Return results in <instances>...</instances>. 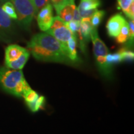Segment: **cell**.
Listing matches in <instances>:
<instances>
[{
  "instance_id": "cell-23",
  "label": "cell",
  "mask_w": 134,
  "mask_h": 134,
  "mask_svg": "<svg viewBox=\"0 0 134 134\" xmlns=\"http://www.w3.org/2000/svg\"><path fill=\"white\" fill-rule=\"evenodd\" d=\"M117 1L119 4V9H122L124 13H125L134 0H117Z\"/></svg>"
},
{
  "instance_id": "cell-30",
  "label": "cell",
  "mask_w": 134,
  "mask_h": 134,
  "mask_svg": "<svg viewBox=\"0 0 134 134\" xmlns=\"http://www.w3.org/2000/svg\"><path fill=\"white\" fill-rule=\"evenodd\" d=\"M30 1H31V2H32V4H34V0H30Z\"/></svg>"
},
{
  "instance_id": "cell-1",
  "label": "cell",
  "mask_w": 134,
  "mask_h": 134,
  "mask_svg": "<svg viewBox=\"0 0 134 134\" xmlns=\"http://www.w3.org/2000/svg\"><path fill=\"white\" fill-rule=\"evenodd\" d=\"M27 48L36 60L46 62L69 63L72 62L67 57L61 43L48 34L34 35L27 43Z\"/></svg>"
},
{
  "instance_id": "cell-6",
  "label": "cell",
  "mask_w": 134,
  "mask_h": 134,
  "mask_svg": "<svg viewBox=\"0 0 134 134\" xmlns=\"http://www.w3.org/2000/svg\"><path fill=\"white\" fill-rule=\"evenodd\" d=\"M53 7L50 3L44 6L37 13V21L39 29L46 32L51 27L53 23Z\"/></svg>"
},
{
  "instance_id": "cell-15",
  "label": "cell",
  "mask_w": 134,
  "mask_h": 134,
  "mask_svg": "<svg viewBox=\"0 0 134 134\" xmlns=\"http://www.w3.org/2000/svg\"><path fill=\"white\" fill-rule=\"evenodd\" d=\"M105 14V11L103 10L97 9L96 12L94 13L93 16L91 18V23L93 27L97 28L101 23L104 16Z\"/></svg>"
},
{
  "instance_id": "cell-7",
  "label": "cell",
  "mask_w": 134,
  "mask_h": 134,
  "mask_svg": "<svg viewBox=\"0 0 134 134\" xmlns=\"http://www.w3.org/2000/svg\"><path fill=\"white\" fill-rule=\"evenodd\" d=\"M126 20L120 14H116L110 18L106 24V29L109 36L116 37L120 33L122 27Z\"/></svg>"
},
{
  "instance_id": "cell-21",
  "label": "cell",
  "mask_w": 134,
  "mask_h": 134,
  "mask_svg": "<svg viewBox=\"0 0 134 134\" xmlns=\"http://www.w3.org/2000/svg\"><path fill=\"white\" fill-rule=\"evenodd\" d=\"M51 1L52 3V5L55 8V11H56L57 14L59 12L62 8L66 6V4L70 3L69 0H51Z\"/></svg>"
},
{
  "instance_id": "cell-25",
  "label": "cell",
  "mask_w": 134,
  "mask_h": 134,
  "mask_svg": "<svg viewBox=\"0 0 134 134\" xmlns=\"http://www.w3.org/2000/svg\"><path fill=\"white\" fill-rule=\"evenodd\" d=\"M66 26V23L63 21L58 16H57L53 18V23L50 29H56V28L60 27Z\"/></svg>"
},
{
  "instance_id": "cell-8",
  "label": "cell",
  "mask_w": 134,
  "mask_h": 134,
  "mask_svg": "<svg viewBox=\"0 0 134 134\" xmlns=\"http://www.w3.org/2000/svg\"><path fill=\"white\" fill-rule=\"evenodd\" d=\"M46 33L51 35L58 40L62 44L63 47L67 42L74 34L66 26H62L56 29H49L46 32ZM65 50V49H64Z\"/></svg>"
},
{
  "instance_id": "cell-26",
  "label": "cell",
  "mask_w": 134,
  "mask_h": 134,
  "mask_svg": "<svg viewBox=\"0 0 134 134\" xmlns=\"http://www.w3.org/2000/svg\"><path fill=\"white\" fill-rule=\"evenodd\" d=\"M129 38L130 43L132 44L133 42L134 38V21L133 19H130L129 22Z\"/></svg>"
},
{
  "instance_id": "cell-19",
  "label": "cell",
  "mask_w": 134,
  "mask_h": 134,
  "mask_svg": "<svg viewBox=\"0 0 134 134\" xmlns=\"http://www.w3.org/2000/svg\"><path fill=\"white\" fill-rule=\"evenodd\" d=\"M38 96H38L37 93H36V91H34V90H32L31 88L24 93V94L23 95V97L24 98L26 103L29 104L35 101L38 98Z\"/></svg>"
},
{
  "instance_id": "cell-2",
  "label": "cell",
  "mask_w": 134,
  "mask_h": 134,
  "mask_svg": "<svg viewBox=\"0 0 134 134\" xmlns=\"http://www.w3.org/2000/svg\"><path fill=\"white\" fill-rule=\"evenodd\" d=\"M0 86L7 93L18 97H23L31 87L21 70L7 67L0 68Z\"/></svg>"
},
{
  "instance_id": "cell-16",
  "label": "cell",
  "mask_w": 134,
  "mask_h": 134,
  "mask_svg": "<svg viewBox=\"0 0 134 134\" xmlns=\"http://www.w3.org/2000/svg\"><path fill=\"white\" fill-rule=\"evenodd\" d=\"M45 102H46V99L44 96H39L35 101H34L33 103L27 104V105L32 112L35 113V112L38 111L40 109L42 108V107L44 105Z\"/></svg>"
},
{
  "instance_id": "cell-13",
  "label": "cell",
  "mask_w": 134,
  "mask_h": 134,
  "mask_svg": "<svg viewBox=\"0 0 134 134\" xmlns=\"http://www.w3.org/2000/svg\"><path fill=\"white\" fill-rule=\"evenodd\" d=\"M100 5V0H81L78 6V9H97Z\"/></svg>"
},
{
  "instance_id": "cell-14",
  "label": "cell",
  "mask_w": 134,
  "mask_h": 134,
  "mask_svg": "<svg viewBox=\"0 0 134 134\" xmlns=\"http://www.w3.org/2000/svg\"><path fill=\"white\" fill-rule=\"evenodd\" d=\"M129 32V27L128 23L126 21L125 24L122 27L120 33L116 37V41L118 43H124L128 41Z\"/></svg>"
},
{
  "instance_id": "cell-10",
  "label": "cell",
  "mask_w": 134,
  "mask_h": 134,
  "mask_svg": "<svg viewBox=\"0 0 134 134\" xmlns=\"http://www.w3.org/2000/svg\"><path fill=\"white\" fill-rule=\"evenodd\" d=\"M77 37L76 35H73L71 38L67 41L64 48L65 52L69 59L72 62L78 61V55L76 51Z\"/></svg>"
},
{
  "instance_id": "cell-12",
  "label": "cell",
  "mask_w": 134,
  "mask_h": 134,
  "mask_svg": "<svg viewBox=\"0 0 134 134\" xmlns=\"http://www.w3.org/2000/svg\"><path fill=\"white\" fill-rule=\"evenodd\" d=\"M76 8L75 3H70L62 8L59 12L57 13V15L65 23H68L73 20V14H74L75 9Z\"/></svg>"
},
{
  "instance_id": "cell-17",
  "label": "cell",
  "mask_w": 134,
  "mask_h": 134,
  "mask_svg": "<svg viewBox=\"0 0 134 134\" xmlns=\"http://www.w3.org/2000/svg\"><path fill=\"white\" fill-rule=\"evenodd\" d=\"M2 9L3 11L10 18L13 19H18V16H17V14L15 11L14 7L13 4L10 1H6L4 4L3 5Z\"/></svg>"
},
{
  "instance_id": "cell-29",
  "label": "cell",
  "mask_w": 134,
  "mask_h": 134,
  "mask_svg": "<svg viewBox=\"0 0 134 134\" xmlns=\"http://www.w3.org/2000/svg\"><path fill=\"white\" fill-rule=\"evenodd\" d=\"M69 1H70V3H74L75 0H69Z\"/></svg>"
},
{
  "instance_id": "cell-11",
  "label": "cell",
  "mask_w": 134,
  "mask_h": 134,
  "mask_svg": "<svg viewBox=\"0 0 134 134\" xmlns=\"http://www.w3.org/2000/svg\"><path fill=\"white\" fill-rule=\"evenodd\" d=\"M13 31V23L10 18L0 6V34L7 35Z\"/></svg>"
},
{
  "instance_id": "cell-22",
  "label": "cell",
  "mask_w": 134,
  "mask_h": 134,
  "mask_svg": "<svg viewBox=\"0 0 134 134\" xmlns=\"http://www.w3.org/2000/svg\"><path fill=\"white\" fill-rule=\"evenodd\" d=\"M50 3V0H34V4L35 8V16H36L38 11L44 6Z\"/></svg>"
},
{
  "instance_id": "cell-5",
  "label": "cell",
  "mask_w": 134,
  "mask_h": 134,
  "mask_svg": "<svg viewBox=\"0 0 134 134\" xmlns=\"http://www.w3.org/2000/svg\"><path fill=\"white\" fill-rule=\"evenodd\" d=\"M10 1L14 6L20 24L24 29H28L31 26L35 16L34 6L30 0H2Z\"/></svg>"
},
{
  "instance_id": "cell-20",
  "label": "cell",
  "mask_w": 134,
  "mask_h": 134,
  "mask_svg": "<svg viewBox=\"0 0 134 134\" xmlns=\"http://www.w3.org/2000/svg\"><path fill=\"white\" fill-rule=\"evenodd\" d=\"M107 63L112 67V65L114 63H117L122 62L121 57L119 52L113 53V54H108L106 56Z\"/></svg>"
},
{
  "instance_id": "cell-27",
  "label": "cell",
  "mask_w": 134,
  "mask_h": 134,
  "mask_svg": "<svg viewBox=\"0 0 134 134\" xmlns=\"http://www.w3.org/2000/svg\"><path fill=\"white\" fill-rule=\"evenodd\" d=\"M125 16L128 17L130 19H133L134 18V1L130 4V6L127 9V11L124 13Z\"/></svg>"
},
{
  "instance_id": "cell-3",
  "label": "cell",
  "mask_w": 134,
  "mask_h": 134,
  "mask_svg": "<svg viewBox=\"0 0 134 134\" xmlns=\"http://www.w3.org/2000/svg\"><path fill=\"white\" fill-rule=\"evenodd\" d=\"M93 44V52L96 58L97 65L100 73L104 76L109 77L111 75L112 67L106 62V56L108 54V48L98 36L97 28L93 27L90 34Z\"/></svg>"
},
{
  "instance_id": "cell-24",
  "label": "cell",
  "mask_w": 134,
  "mask_h": 134,
  "mask_svg": "<svg viewBox=\"0 0 134 134\" xmlns=\"http://www.w3.org/2000/svg\"><path fill=\"white\" fill-rule=\"evenodd\" d=\"M80 23L77 22L74 20H71L68 23H66V26L74 34H76V32L79 29Z\"/></svg>"
},
{
  "instance_id": "cell-28",
  "label": "cell",
  "mask_w": 134,
  "mask_h": 134,
  "mask_svg": "<svg viewBox=\"0 0 134 134\" xmlns=\"http://www.w3.org/2000/svg\"><path fill=\"white\" fill-rule=\"evenodd\" d=\"M73 20H74V21H76L77 22H79V23H80V21H81V16H80V13H79V11H78V8H75L74 14H73Z\"/></svg>"
},
{
  "instance_id": "cell-18",
  "label": "cell",
  "mask_w": 134,
  "mask_h": 134,
  "mask_svg": "<svg viewBox=\"0 0 134 134\" xmlns=\"http://www.w3.org/2000/svg\"><path fill=\"white\" fill-rule=\"evenodd\" d=\"M118 52L120 55L122 61H124V60L131 61V60H133L134 53L131 50L127 49L125 48H122L119 50Z\"/></svg>"
},
{
  "instance_id": "cell-9",
  "label": "cell",
  "mask_w": 134,
  "mask_h": 134,
  "mask_svg": "<svg viewBox=\"0 0 134 134\" xmlns=\"http://www.w3.org/2000/svg\"><path fill=\"white\" fill-rule=\"evenodd\" d=\"M93 26L91 23V18H82L80 21V27L77 32L79 35L80 41L81 42V46H84L83 41H88L90 38V34Z\"/></svg>"
},
{
  "instance_id": "cell-4",
  "label": "cell",
  "mask_w": 134,
  "mask_h": 134,
  "mask_svg": "<svg viewBox=\"0 0 134 134\" xmlns=\"http://www.w3.org/2000/svg\"><path fill=\"white\" fill-rule=\"evenodd\" d=\"M30 56V52L25 48L13 44L5 50V65L13 70H21L24 68Z\"/></svg>"
}]
</instances>
